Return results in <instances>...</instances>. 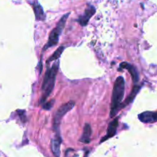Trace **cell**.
Returning <instances> with one entry per match:
<instances>
[{
	"label": "cell",
	"mask_w": 157,
	"mask_h": 157,
	"mask_svg": "<svg viewBox=\"0 0 157 157\" xmlns=\"http://www.w3.org/2000/svg\"><path fill=\"white\" fill-rule=\"evenodd\" d=\"M59 69V61H56L52 67H48L41 84V95L39 100L40 104H44L47 98L50 96L55 85L56 76Z\"/></svg>",
	"instance_id": "1"
},
{
	"label": "cell",
	"mask_w": 157,
	"mask_h": 157,
	"mask_svg": "<svg viewBox=\"0 0 157 157\" xmlns=\"http://www.w3.org/2000/svg\"><path fill=\"white\" fill-rule=\"evenodd\" d=\"M125 93V81L122 76H119L115 81L112 92L110 116L113 117L119 112Z\"/></svg>",
	"instance_id": "2"
},
{
	"label": "cell",
	"mask_w": 157,
	"mask_h": 157,
	"mask_svg": "<svg viewBox=\"0 0 157 157\" xmlns=\"http://www.w3.org/2000/svg\"><path fill=\"white\" fill-rule=\"evenodd\" d=\"M69 15H70V13L65 14V15H63L61 18V19L59 20V21L58 22V24H57L56 27L51 32L50 35H49L48 40V42L46 43V44L43 48L42 52L47 50L48 48H50L55 46L58 44V41H59V37L61 35V32H62L63 29H64V25H65V22L67 21V18H68Z\"/></svg>",
	"instance_id": "3"
},
{
	"label": "cell",
	"mask_w": 157,
	"mask_h": 157,
	"mask_svg": "<svg viewBox=\"0 0 157 157\" xmlns=\"http://www.w3.org/2000/svg\"><path fill=\"white\" fill-rule=\"evenodd\" d=\"M75 105V102L74 101H70L68 102L65 103L63 105H61L59 108L58 109V110L56 111V113H55V116H54V130L55 131H57V133H59V126L61 121L62 120L63 117L67 113H68Z\"/></svg>",
	"instance_id": "4"
},
{
	"label": "cell",
	"mask_w": 157,
	"mask_h": 157,
	"mask_svg": "<svg viewBox=\"0 0 157 157\" xmlns=\"http://www.w3.org/2000/svg\"><path fill=\"white\" fill-rule=\"evenodd\" d=\"M120 68L126 69V70L128 71L129 73H130V75H131V78H132V80H133V83L136 84V83L139 81L140 75L136 66L133 65V64H130V63L122 62L120 64Z\"/></svg>",
	"instance_id": "5"
},
{
	"label": "cell",
	"mask_w": 157,
	"mask_h": 157,
	"mask_svg": "<svg viewBox=\"0 0 157 157\" xmlns=\"http://www.w3.org/2000/svg\"><path fill=\"white\" fill-rule=\"evenodd\" d=\"M118 124H119V122H118V118L116 117L111 121V122L109 124L108 128H107V134H106L105 136L101 139V144H102L104 141L107 140L108 139H110L113 136H114L117 133V130Z\"/></svg>",
	"instance_id": "6"
},
{
	"label": "cell",
	"mask_w": 157,
	"mask_h": 157,
	"mask_svg": "<svg viewBox=\"0 0 157 157\" xmlns=\"http://www.w3.org/2000/svg\"><path fill=\"white\" fill-rule=\"evenodd\" d=\"M138 119L145 124H153L157 122V111H145L138 115Z\"/></svg>",
	"instance_id": "7"
},
{
	"label": "cell",
	"mask_w": 157,
	"mask_h": 157,
	"mask_svg": "<svg viewBox=\"0 0 157 157\" xmlns=\"http://www.w3.org/2000/svg\"><path fill=\"white\" fill-rule=\"evenodd\" d=\"M61 142H62V140H61V135L59 133H56L55 137L52 140V142H51V149L55 157L60 156V147H61Z\"/></svg>",
	"instance_id": "8"
},
{
	"label": "cell",
	"mask_w": 157,
	"mask_h": 157,
	"mask_svg": "<svg viewBox=\"0 0 157 157\" xmlns=\"http://www.w3.org/2000/svg\"><path fill=\"white\" fill-rule=\"evenodd\" d=\"M95 9L93 6H90L88 9H87L84 12V14L83 15H81L79 18H78V21L81 24V25L85 26L87 25V23H88L90 18L93 16L94 14L95 13Z\"/></svg>",
	"instance_id": "9"
},
{
	"label": "cell",
	"mask_w": 157,
	"mask_h": 157,
	"mask_svg": "<svg viewBox=\"0 0 157 157\" xmlns=\"http://www.w3.org/2000/svg\"><path fill=\"white\" fill-rule=\"evenodd\" d=\"M91 134H92L91 127H90L89 124H86L84 127L82 135H81V138L79 139V141L80 142L83 143V144H89V143L90 142Z\"/></svg>",
	"instance_id": "10"
},
{
	"label": "cell",
	"mask_w": 157,
	"mask_h": 157,
	"mask_svg": "<svg viewBox=\"0 0 157 157\" xmlns=\"http://www.w3.org/2000/svg\"><path fill=\"white\" fill-rule=\"evenodd\" d=\"M140 90V86H136V85L134 86V87H133V89H132V91L131 93H130V96H129L128 98L124 101V102H122V104H121V109L124 108V107H127V105H129V104H130V103L134 100L135 97L136 96V94H137Z\"/></svg>",
	"instance_id": "11"
},
{
	"label": "cell",
	"mask_w": 157,
	"mask_h": 157,
	"mask_svg": "<svg viewBox=\"0 0 157 157\" xmlns=\"http://www.w3.org/2000/svg\"><path fill=\"white\" fill-rule=\"evenodd\" d=\"M33 10L35 12V18L38 21H43L45 18L44 11H43L42 7L38 4V2H35L33 4Z\"/></svg>",
	"instance_id": "12"
},
{
	"label": "cell",
	"mask_w": 157,
	"mask_h": 157,
	"mask_svg": "<svg viewBox=\"0 0 157 157\" xmlns=\"http://www.w3.org/2000/svg\"><path fill=\"white\" fill-rule=\"evenodd\" d=\"M64 46H61V47L58 48V49H57L56 51H55V52L53 53V55H52V56L50 57V58L48 59L47 61V64H48V63L52 62V61H58V59H59V58L61 57V54L63 53V52H64Z\"/></svg>",
	"instance_id": "13"
},
{
	"label": "cell",
	"mask_w": 157,
	"mask_h": 157,
	"mask_svg": "<svg viewBox=\"0 0 157 157\" xmlns=\"http://www.w3.org/2000/svg\"><path fill=\"white\" fill-rule=\"evenodd\" d=\"M53 103L54 100H52V101H50L49 102L45 103V104H43V108H44V110H50V109L53 107Z\"/></svg>",
	"instance_id": "14"
}]
</instances>
